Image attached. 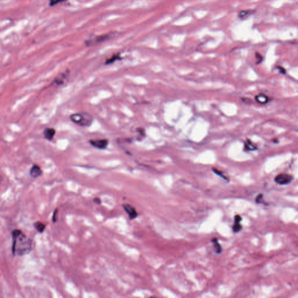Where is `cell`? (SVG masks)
I'll return each instance as SVG.
<instances>
[{
	"label": "cell",
	"instance_id": "obj_18",
	"mask_svg": "<svg viewBox=\"0 0 298 298\" xmlns=\"http://www.w3.org/2000/svg\"><path fill=\"white\" fill-rule=\"evenodd\" d=\"M68 0H49V6L53 7L56 5L60 4L61 2H64L67 1Z\"/></svg>",
	"mask_w": 298,
	"mask_h": 298
},
{
	"label": "cell",
	"instance_id": "obj_8",
	"mask_svg": "<svg viewBox=\"0 0 298 298\" xmlns=\"http://www.w3.org/2000/svg\"><path fill=\"white\" fill-rule=\"evenodd\" d=\"M242 218L240 215H236L234 217V225L232 226V231L234 233H238L242 229V226L240 223Z\"/></svg>",
	"mask_w": 298,
	"mask_h": 298
},
{
	"label": "cell",
	"instance_id": "obj_13",
	"mask_svg": "<svg viewBox=\"0 0 298 298\" xmlns=\"http://www.w3.org/2000/svg\"><path fill=\"white\" fill-rule=\"evenodd\" d=\"M255 12V11L252 10V9L241 11L238 14V17L241 19L246 18H248L251 15H253Z\"/></svg>",
	"mask_w": 298,
	"mask_h": 298
},
{
	"label": "cell",
	"instance_id": "obj_9",
	"mask_svg": "<svg viewBox=\"0 0 298 298\" xmlns=\"http://www.w3.org/2000/svg\"><path fill=\"white\" fill-rule=\"evenodd\" d=\"M56 133V129L53 128H46L43 131V135L44 138L48 141H51L53 140Z\"/></svg>",
	"mask_w": 298,
	"mask_h": 298
},
{
	"label": "cell",
	"instance_id": "obj_7",
	"mask_svg": "<svg viewBox=\"0 0 298 298\" xmlns=\"http://www.w3.org/2000/svg\"><path fill=\"white\" fill-rule=\"evenodd\" d=\"M29 174L32 178L36 179L42 175L43 170L38 165L33 164L30 169Z\"/></svg>",
	"mask_w": 298,
	"mask_h": 298
},
{
	"label": "cell",
	"instance_id": "obj_16",
	"mask_svg": "<svg viewBox=\"0 0 298 298\" xmlns=\"http://www.w3.org/2000/svg\"><path fill=\"white\" fill-rule=\"evenodd\" d=\"M66 74H67V73H63V74H61L59 76H58L57 77H56L54 82L56 83V85H62L64 83V80L65 78V77L67 76Z\"/></svg>",
	"mask_w": 298,
	"mask_h": 298
},
{
	"label": "cell",
	"instance_id": "obj_17",
	"mask_svg": "<svg viewBox=\"0 0 298 298\" xmlns=\"http://www.w3.org/2000/svg\"><path fill=\"white\" fill-rule=\"evenodd\" d=\"M213 172H214L215 174H216L217 175H218V176H221V178H224L225 180H226V181H229V179H228V178H226V176L224 175L223 172H221V171H219V170H218V169H216V168H213Z\"/></svg>",
	"mask_w": 298,
	"mask_h": 298
},
{
	"label": "cell",
	"instance_id": "obj_5",
	"mask_svg": "<svg viewBox=\"0 0 298 298\" xmlns=\"http://www.w3.org/2000/svg\"><path fill=\"white\" fill-rule=\"evenodd\" d=\"M89 143L95 148L103 150L107 148L109 144V141L108 139H101L91 140L89 141Z\"/></svg>",
	"mask_w": 298,
	"mask_h": 298
},
{
	"label": "cell",
	"instance_id": "obj_1",
	"mask_svg": "<svg viewBox=\"0 0 298 298\" xmlns=\"http://www.w3.org/2000/svg\"><path fill=\"white\" fill-rule=\"evenodd\" d=\"M12 252L14 256H23L31 252L33 249V241L20 229L12 232Z\"/></svg>",
	"mask_w": 298,
	"mask_h": 298
},
{
	"label": "cell",
	"instance_id": "obj_4",
	"mask_svg": "<svg viewBox=\"0 0 298 298\" xmlns=\"http://www.w3.org/2000/svg\"><path fill=\"white\" fill-rule=\"evenodd\" d=\"M294 179V177L288 174L282 173L277 175L275 178L274 181L280 185H286L290 184Z\"/></svg>",
	"mask_w": 298,
	"mask_h": 298
},
{
	"label": "cell",
	"instance_id": "obj_19",
	"mask_svg": "<svg viewBox=\"0 0 298 298\" xmlns=\"http://www.w3.org/2000/svg\"><path fill=\"white\" fill-rule=\"evenodd\" d=\"M255 56H256V59H257V61H256V64H260L261 62L263 61V58L262 56H261V54H260L259 53L256 52V53H255Z\"/></svg>",
	"mask_w": 298,
	"mask_h": 298
},
{
	"label": "cell",
	"instance_id": "obj_22",
	"mask_svg": "<svg viewBox=\"0 0 298 298\" xmlns=\"http://www.w3.org/2000/svg\"><path fill=\"white\" fill-rule=\"evenodd\" d=\"M277 68L279 70V72L280 73H282V74H285L286 71H285V69L284 68H282L281 67H277Z\"/></svg>",
	"mask_w": 298,
	"mask_h": 298
},
{
	"label": "cell",
	"instance_id": "obj_2",
	"mask_svg": "<svg viewBox=\"0 0 298 298\" xmlns=\"http://www.w3.org/2000/svg\"><path fill=\"white\" fill-rule=\"evenodd\" d=\"M70 119L72 122L80 127H90L93 121V116L86 112L74 113L70 116Z\"/></svg>",
	"mask_w": 298,
	"mask_h": 298
},
{
	"label": "cell",
	"instance_id": "obj_23",
	"mask_svg": "<svg viewBox=\"0 0 298 298\" xmlns=\"http://www.w3.org/2000/svg\"><path fill=\"white\" fill-rule=\"evenodd\" d=\"M94 202L97 205H100L101 204V199L100 198H98V197H95L94 199Z\"/></svg>",
	"mask_w": 298,
	"mask_h": 298
},
{
	"label": "cell",
	"instance_id": "obj_20",
	"mask_svg": "<svg viewBox=\"0 0 298 298\" xmlns=\"http://www.w3.org/2000/svg\"><path fill=\"white\" fill-rule=\"evenodd\" d=\"M263 194H259L255 199L256 203H257V204L263 203Z\"/></svg>",
	"mask_w": 298,
	"mask_h": 298
},
{
	"label": "cell",
	"instance_id": "obj_10",
	"mask_svg": "<svg viewBox=\"0 0 298 298\" xmlns=\"http://www.w3.org/2000/svg\"><path fill=\"white\" fill-rule=\"evenodd\" d=\"M255 100L258 103L260 104H265L270 101L269 97L267 95L263 93L256 95Z\"/></svg>",
	"mask_w": 298,
	"mask_h": 298
},
{
	"label": "cell",
	"instance_id": "obj_6",
	"mask_svg": "<svg viewBox=\"0 0 298 298\" xmlns=\"http://www.w3.org/2000/svg\"><path fill=\"white\" fill-rule=\"evenodd\" d=\"M122 207L124 208V210L128 214L130 220H135L137 217L138 213L137 212L134 207H133L129 204L125 203L122 205Z\"/></svg>",
	"mask_w": 298,
	"mask_h": 298
},
{
	"label": "cell",
	"instance_id": "obj_3",
	"mask_svg": "<svg viewBox=\"0 0 298 298\" xmlns=\"http://www.w3.org/2000/svg\"><path fill=\"white\" fill-rule=\"evenodd\" d=\"M112 35L111 34H106V35H100V36H94L89 37L88 40H86L85 41V44L87 46H94L95 44H97L103 42H104L108 40H109Z\"/></svg>",
	"mask_w": 298,
	"mask_h": 298
},
{
	"label": "cell",
	"instance_id": "obj_12",
	"mask_svg": "<svg viewBox=\"0 0 298 298\" xmlns=\"http://www.w3.org/2000/svg\"><path fill=\"white\" fill-rule=\"evenodd\" d=\"M33 226L38 233L42 234L46 229V224L40 221H36L33 223Z\"/></svg>",
	"mask_w": 298,
	"mask_h": 298
},
{
	"label": "cell",
	"instance_id": "obj_21",
	"mask_svg": "<svg viewBox=\"0 0 298 298\" xmlns=\"http://www.w3.org/2000/svg\"><path fill=\"white\" fill-rule=\"evenodd\" d=\"M58 210L57 208H56V210H54V213H53V217H52V220H53V223H56V221H57V216H58Z\"/></svg>",
	"mask_w": 298,
	"mask_h": 298
},
{
	"label": "cell",
	"instance_id": "obj_11",
	"mask_svg": "<svg viewBox=\"0 0 298 298\" xmlns=\"http://www.w3.org/2000/svg\"><path fill=\"white\" fill-rule=\"evenodd\" d=\"M211 242L213 243L214 252L217 254H220L222 252V251H223V248H222V246L220 244V243L218 242V239L217 238H214L211 240Z\"/></svg>",
	"mask_w": 298,
	"mask_h": 298
},
{
	"label": "cell",
	"instance_id": "obj_15",
	"mask_svg": "<svg viewBox=\"0 0 298 298\" xmlns=\"http://www.w3.org/2000/svg\"><path fill=\"white\" fill-rule=\"evenodd\" d=\"M121 59V57L119 54H114L110 58H109L108 59H107V61L106 62V64H107H107H112L114 62H115V61H116L118 60H119Z\"/></svg>",
	"mask_w": 298,
	"mask_h": 298
},
{
	"label": "cell",
	"instance_id": "obj_14",
	"mask_svg": "<svg viewBox=\"0 0 298 298\" xmlns=\"http://www.w3.org/2000/svg\"><path fill=\"white\" fill-rule=\"evenodd\" d=\"M244 149L247 151H255L257 149V146L249 139H247L244 142Z\"/></svg>",
	"mask_w": 298,
	"mask_h": 298
},
{
	"label": "cell",
	"instance_id": "obj_24",
	"mask_svg": "<svg viewBox=\"0 0 298 298\" xmlns=\"http://www.w3.org/2000/svg\"><path fill=\"white\" fill-rule=\"evenodd\" d=\"M0 185H1V176H0Z\"/></svg>",
	"mask_w": 298,
	"mask_h": 298
}]
</instances>
